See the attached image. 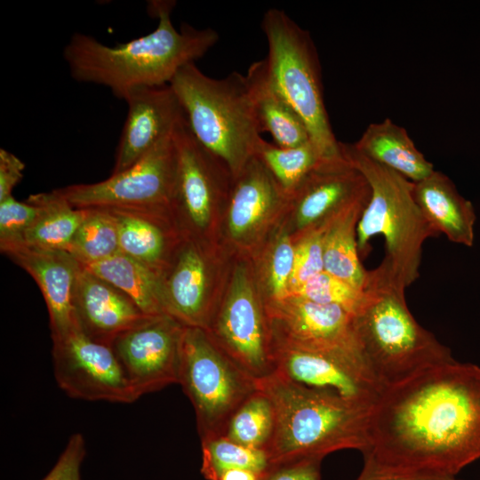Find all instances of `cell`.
I'll use <instances>...</instances> for the list:
<instances>
[{
	"instance_id": "1",
	"label": "cell",
	"mask_w": 480,
	"mask_h": 480,
	"mask_svg": "<svg viewBox=\"0 0 480 480\" xmlns=\"http://www.w3.org/2000/svg\"><path fill=\"white\" fill-rule=\"evenodd\" d=\"M368 442L382 467L455 476L480 459V367L453 359L385 387Z\"/></svg>"
},
{
	"instance_id": "2",
	"label": "cell",
	"mask_w": 480,
	"mask_h": 480,
	"mask_svg": "<svg viewBox=\"0 0 480 480\" xmlns=\"http://www.w3.org/2000/svg\"><path fill=\"white\" fill-rule=\"evenodd\" d=\"M149 7L158 20L156 29L127 43L110 46L74 33L63 50L71 76L105 86L124 100L135 88L169 84L181 68L195 63L219 40L210 28L185 24L175 28L171 20L174 2L153 1Z\"/></svg>"
},
{
	"instance_id": "3",
	"label": "cell",
	"mask_w": 480,
	"mask_h": 480,
	"mask_svg": "<svg viewBox=\"0 0 480 480\" xmlns=\"http://www.w3.org/2000/svg\"><path fill=\"white\" fill-rule=\"evenodd\" d=\"M275 415L265 449L270 466L320 460L344 449L364 452L372 407L298 384L277 372L256 380Z\"/></svg>"
},
{
	"instance_id": "4",
	"label": "cell",
	"mask_w": 480,
	"mask_h": 480,
	"mask_svg": "<svg viewBox=\"0 0 480 480\" xmlns=\"http://www.w3.org/2000/svg\"><path fill=\"white\" fill-rule=\"evenodd\" d=\"M405 288L380 264L368 270L353 328L365 364L384 386L453 360L450 349L410 312Z\"/></svg>"
},
{
	"instance_id": "5",
	"label": "cell",
	"mask_w": 480,
	"mask_h": 480,
	"mask_svg": "<svg viewBox=\"0 0 480 480\" xmlns=\"http://www.w3.org/2000/svg\"><path fill=\"white\" fill-rule=\"evenodd\" d=\"M169 84L196 140L236 176L262 139L246 76L233 72L215 79L189 63Z\"/></svg>"
},
{
	"instance_id": "6",
	"label": "cell",
	"mask_w": 480,
	"mask_h": 480,
	"mask_svg": "<svg viewBox=\"0 0 480 480\" xmlns=\"http://www.w3.org/2000/svg\"><path fill=\"white\" fill-rule=\"evenodd\" d=\"M343 154L364 174L370 198L357 224L359 254L368 252L374 236L385 240L380 263L405 289L420 276L422 246L437 233L428 222L413 196V182L341 143Z\"/></svg>"
},
{
	"instance_id": "7",
	"label": "cell",
	"mask_w": 480,
	"mask_h": 480,
	"mask_svg": "<svg viewBox=\"0 0 480 480\" xmlns=\"http://www.w3.org/2000/svg\"><path fill=\"white\" fill-rule=\"evenodd\" d=\"M261 28L268 48L265 61L276 89L300 116L322 156H340L341 142L329 121L319 59L309 33L276 8L265 12Z\"/></svg>"
},
{
	"instance_id": "8",
	"label": "cell",
	"mask_w": 480,
	"mask_h": 480,
	"mask_svg": "<svg viewBox=\"0 0 480 480\" xmlns=\"http://www.w3.org/2000/svg\"><path fill=\"white\" fill-rule=\"evenodd\" d=\"M179 384L194 408L201 440L222 436L237 409L258 389L241 369L199 327L185 326Z\"/></svg>"
},
{
	"instance_id": "9",
	"label": "cell",
	"mask_w": 480,
	"mask_h": 480,
	"mask_svg": "<svg viewBox=\"0 0 480 480\" xmlns=\"http://www.w3.org/2000/svg\"><path fill=\"white\" fill-rule=\"evenodd\" d=\"M176 173L177 148L173 131L121 172L99 182L73 184L53 190L79 209L171 208Z\"/></svg>"
},
{
	"instance_id": "10",
	"label": "cell",
	"mask_w": 480,
	"mask_h": 480,
	"mask_svg": "<svg viewBox=\"0 0 480 480\" xmlns=\"http://www.w3.org/2000/svg\"><path fill=\"white\" fill-rule=\"evenodd\" d=\"M212 341L258 380L275 372L272 340L265 310L243 268L234 273L220 308L204 328Z\"/></svg>"
},
{
	"instance_id": "11",
	"label": "cell",
	"mask_w": 480,
	"mask_h": 480,
	"mask_svg": "<svg viewBox=\"0 0 480 480\" xmlns=\"http://www.w3.org/2000/svg\"><path fill=\"white\" fill-rule=\"evenodd\" d=\"M174 140L177 173L171 210L182 236L196 241L209 228L217 200L229 197L235 177L196 140L185 117L174 130Z\"/></svg>"
},
{
	"instance_id": "12",
	"label": "cell",
	"mask_w": 480,
	"mask_h": 480,
	"mask_svg": "<svg viewBox=\"0 0 480 480\" xmlns=\"http://www.w3.org/2000/svg\"><path fill=\"white\" fill-rule=\"evenodd\" d=\"M52 340L54 378L68 396L121 404L139 399L110 345L79 329Z\"/></svg>"
},
{
	"instance_id": "13",
	"label": "cell",
	"mask_w": 480,
	"mask_h": 480,
	"mask_svg": "<svg viewBox=\"0 0 480 480\" xmlns=\"http://www.w3.org/2000/svg\"><path fill=\"white\" fill-rule=\"evenodd\" d=\"M275 372L305 387L373 407L385 387L362 356L347 352H324L272 342Z\"/></svg>"
},
{
	"instance_id": "14",
	"label": "cell",
	"mask_w": 480,
	"mask_h": 480,
	"mask_svg": "<svg viewBox=\"0 0 480 480\" xmlns=\"http://www.w3.org/2000/svg\"><path fill=\"white\" fill-rule=\"evenodd\" d=\"M184 328L170 316H152L113 340L111 347L139 398L179 384Z\"/></svg>"
},
{
	"instance_id": "15",
	"label": "cell",
	"mask_w": 480,
	"mask_h": 480,
	"mask_svg": "<svg viewBox=\"0 0 480 480\" xmlns=\"http://www.w3.org/2000/svg\"><path fill=\"white\" fill-rule=\"evenodd\" d=\"M265 310L272 342L308 350L361 356L354 333L353 315L340 306L289 295L268 300Z\"/></svg>"
},
{
	"instance_id": "16",
	"label": "cell",
	"mask_w": 480,
	"mask_h": 480,
	"mask_svg": "<svg viewBox=\"0 0 480 480\" xmlns=\"http://www.w3.org/2000/svg\"><path fill=\"white\" fill-rule=\"evenodd\" d=\"M124 100L128 112L111 174L121 172L138 162L170 135L185 117L170 84L135 88Z\"/></svg>"
},
{
	"instance_id": "17",
	"label": "cell",
	"mask_w": 480,
	"mask_h": 480,
	"mask_svg": "<svg viewBox=\"0 0 480 480\" xmlns=\"http://www.w3.org/2000/svg\"><path fill=\"white\" fill-rule=\"evenodd\" d=\"M369 192L364 174L343 152L322 158L291 196L295 227L303 232L324 224Z\"/></svg>"
},
{
	"instance_id": "18",
	"label": "cell",
	"mask_w": 480,
	"mask_h": 480,
	"mask_svg": "<svg viewBox=\"0 0 480 480\" xmlns=\"http://www.w3.org/2000/svg\"><path fill=\"white\" fill-rule=\"evenodd\" d=\"M36 281L44 299L52 338L78 329L73 293L81 263L64 250L42 248L26 243L1 250Z\"/></svg>"
},
{
	"instance_id": "19",
	"label": "cell",
	"mask_w": 480,
	"mask_h": 480,
	"mask_svg": "<svg viewBox=\"0 0 480 480\" xmlns=\"http://www.w3.org/2000/svg\"><path fill=\"white\" fill-rule=\"evenodd\" d=\"M73 308L78 329L90 339L110 346L119 334L152 317L119 289L83 266L75 284Z\"/></svg>"
},
{
	"instance_id": "20",
	"label": "cell",
	"mask_w": 480,
	"mask_h": 480,
	"mask_svg": "<svg viewBox=\"0 0 480 480\" xmlns=\"http://www.w3.org/2000/svg\"><path fill=\"white\" fill-rule=\"evenodd\" d=\"M166 314L184 326L204 329L213 311L201 244L184 237L163 274Z\"/></svg>"
},
{
	"instance_id": "21",
	"label": "cell",
	"mask_w": 480,
	"mask_h": 480,
	"mask_svg": "<svg viewBox=\"0 0 480 480\" xmlns=\"http://www.w3.org/2000/svg\"><path fill=\"white\" fill-rule=\"evenodd\" d=\"M118 230L120 252L162 275L183 240L171 208H105Z\"/></svg>"
},
{
	"instance_id": "22",
	"label": "cell",
	"mask_w": 480,
	"mask_h": 480,
	"mask_svg": "<svg viewBox=\"0 0 480 480\" xmlns=\"http://www.w3.org/2000/svg\"><path fill=\"white\" fill-rule=\"evenodd\" d=\"M291 201L255 156L235 176L228 198V227L232 237L244 239L268 217Z\"/></svg>"
},
{
	"instance_id": "23",
	"label": "cell",
	"mask_w": 480,
	"mask_h": 480,
	"mask_svg": "<svg viewBox=\"0 0 480 480\" xmlns=\"http://www.w3.org/2000/svg\"><path fill=\"white\" fill-rule=\"evenodd\" d=\"M413 196L424 217L439 234L452 243L471 247L476 215L472 203L462 196L452 180L434 171L413 182Z\"/></svg>"
},
{
	"instance_id": "24",
	"label": "cell",
	"mask_w": 480,
	"mask_h": 480,
	"mask_svg": "<svg viewBox=\"0 0 480 480\" xmlns=\"http://www.w3.org/2000/svg\"><path fill=\"white\" fill-rule=\"evenodd\" d=\"M245 76L261 132H269L275 144L283 148L311 141L304 122L270 78L265 60L253 62Z\"/></svg>"
},
{
	"instance_id": "25",
	"label": "cell",
	"mask_w": 480,
	"mask_h": 480,
	"mask_svg": "<svg viewBox=\"0 0 480 480\" xmlns=\"http://www.w3.org/2000/svg\"><path fill=\"white\" fill-rule=\"evenodd\" d=\"M370 192L355 200L325 222L324 271L363 292L368 276L360 260L357 224L369 201Z\"/></svg>"
},
{
	"instance_id": "26",
	"label": "cell",
	"mask_w": 480,
	"mask_h": 480,
	"mask_svg": "<svg viewBox=\"0 0 480 480\" xmlns=\"http://www.w3.org/2000/svg\"><path fill=\"white\" fill-rule=\"evenodd\" d=\"M352 146L366 157L412 182L425 179L435 171L406 130L389 118L369 124Z\"/></svg>"
},
{
	"instance_id": "27",
	"label": "cell",
	"mask_w": 480,
	"mask_h": 480,
	"mask_svg": "<svg viewBox=\"0 0 480 480\" xmlns=\"http://www.w3.org/2000/svg\"><path fill=\"white\" fill-rule=\"evenodd\" d=\"M82 266L123 292L145 315H167L163 276L145 264L119 252L108 259Z\"/></svg>"
},
{
	"instance_id": "28",
	"label": "cell",
	"mask_w": 480,
	"mask_h": 480,
	"mask_svg": "<svg viewBox=\"0 0 480 480\" xmlns=\"http://www.w3.org/2000/svg\"><path fill=\"white\" fill-rule=\"evenodd\" d=\"M27 201L38 204L41 212L26 234L25 243L67 251L88 209L73 207L54 190L30 195Z\"/></svg>"
},
{
	"instance_id": "29",
	"label": "cell",
	"mask_w": 480,
	"mask_h": 480,
	"mask_svg": "<svg viewBox=\"0 0 480 480\" xmlns=\"http://www.w3.org/2000/svg\"><path fill=\"white\" fill-rule=\"evenodd\" d=\"M255 156L290 197L324 158L312 141L299 147L283 148L263 139L257 146Z\"/></svg>"
},
{
	"instance_id": "30",
	"label": "cell",
	"mask_w": 480,
	"mask_h": 480,
	"mask_svg": "<svg viewBox=\"0 0 480 480\" xmlns=\"http://www.w3.org/2000/svg\"><path fill=\"white\" fill-rule=\"evenodd\" d=\"M67 252L82 265L108 259L120 252L116 224L105 208H88Z\"/></svg>"
},
{
	"instance_id": "31",
	"label": "cell",
	"mask_w": 480,
	"mask_h": 480,
	"mask_svg": "<svg viewBox=\"0 0 480 480\" xmlns=\"http://www.w3.org/2000/svg\"><path fill=\"white\" fill-rule=\"evenodd\" d=\"M201 473L206 480H218L229 469L266 473L271 467L264 450L250 448L222 436L201 440Z\"/></svg>"
},
{
	"instance_id": "32",
	"label": "cell",
	"mask_w": 480,
	"mask_h": 480,
	"mask_svg": "<svg viewBox=\"0 0 480 480\" xmlns=\"http://www.w3.org/2000/svg\"><path fill=\"white\" fill-rule=\"evenodd\" d=\"M272 404L260 389L251 396L230 419L224 436L239 444L264 450L273 434Z\"/></svg>"
},
{
	"instance_id": "33",
	"label": "cell",
	"mask_w": 480,
	"mask_h": 480,
	"mask_svg": "<svg viewBox=\"0 0 480 480\" xmlns=\"http://www.w3.org/2000/svg\"><path fill=\"white\" fill-rule=\"evenodd\" d=\"M362 294L363 292L323 271L289 295L300 296L317 303L338 305L353 315L361 301Z\"/></svg>"
},
{
	"instance_id": "34",
	"label": "cell",
	"mask_w": 480,
	"mask_h": 480,
	"mask_svg": "<svg viewBox=\"0 0 480 480\" xmlns=\"http://www.w3.org/2000/svg\"><path fill=\"white\" fill-rule=\"evenodd\" d=\"M325 223L303 232L295 244L293 270L289 294L306 282L324 271V234Z\"/></svg>"
},
{
	"instance_id": "35",
	"label": "cell",
	"mask_w": 480,
	"mask_h": 480,
	"mask_svg": "<svg viewBox=\"0 0 480 480\" xmlns=\"http://www.w3.org/2000/svg\"><path fill=\"white\" fill-rule=\"evenodd\" d=\"M38 204L20 202L12 196L0 202V250L25 243V236L39 217Z\"/></svg>"
},
{
	"instance_id": "36",
	"label": "cell",
	"mask_w": 480,
	"mask_h": 480,
	"mask_svg": "<svg viewBox=\"0 0 480 480\" xmlns=\"http://www.w3.org/2000/svg\"><path fill=\"white\" fill-rule=\"evenodd\" d=\"M295 244L286 234H281L270 251L267 268V285L269 300H282L289 295L293 270Z\"/></svg>"
},
{
	"instance_id": "37",
	"label": "cell",
	"mask_w": 480,
	"mask_h": 480,
	"mask_svg": "<svg viewBox=\"0 0 480 480\" xmlns=\"http://www.w3.org/2000/svg\"><path fill=\"white\" fill-rule=\"evenodd\" d=\"M86 453L81 433H74L51 471L42 480H81V466Z\"/></svg>"
},
{
	"instance_id": "38",
	"label": "cell",
	"mask_w": 480,
	"mask_h": 480,
	"mask_svg": "<svg viewBox=\"0 0 480 480\" xmlns=\"http://www.w3.org/2000/svg\"><path fill=\"white\" fill-rule=\"evenodd\" d=\"M356 480H458L455 476L398 470L382 467L364 458V467Z\"/></svg>"
},
{
	"instance_id": "39",
	"label": "cell",
	"mask_w": 480,
	"mask_h": 480,
	"mask_svg": "<svg viewBox=\"0 0 480 480\" xmlns=\"http://www.w3.org/2000/svg\"><path fill=\"white\" fill-rule=\"evenodd\" d=\"M320 460H302L271 466L262 480H321Z\"/></svg>"
},
{
	"instance_id": "40",
	"label": "cell",
	"mask_w": 480,
	"mask_h": 480,
	"mask_svg": "<svg viewBox=\"0 0 480 480\" xmlns=\"http://www.w3.org/2000/svg\"><path fill=\"white\" fill-rule=\"evenodd\" d=\"M25 164L14 154L0 148V202L12 196L23 177Z\"/></svg>"
},
{
	"instance_id": "41",
	"label": "cell",
	"mask_w": 480,
	"mask_h": 480,
	"mask_svg": "<svg viewBox=\"0 0 480 480\" xmlns=\"http://www.w3.org/2000/svg\"><path fill=\"white\" fill-rule=\"evenodd\" d=\"M260 474L248 469L236 468L223 472L218 480H262Z\"/></svg>"
}]
</instances>
